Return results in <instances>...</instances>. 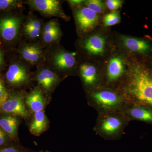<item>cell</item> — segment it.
Wrapping results in <instances>:
<instances>
[{"mask_svg": "<svg viewBox=\"0 0 152 152\" xmlns=\"http://www.w3.org/2000/svg\"><path fill=\"white\" fill-rule=\"evenodd\" d=\"M118 89L130 103L152 107V71L142 60L131 59L127 76Z\"/></svg>", "mask_w": 152, "mask_h": 152, "instance_id": "obj_1", "label": "cell"}, {"mask_svg": "<svg viewBox=\"0 0 152 152\" xmlns=\"http://www.w3.org/2000/svg\"><path fill=\"white\" fill-rule=\"evenodd\" d=\"M88 100L98 113L123 112L130 103L118 89L102 86L89 91Z\"/></svg>", "mask_w": 152, "mask_h": 152, "instance_id": "obj_2", "label": "cell"}, {"mask_svg": "<svg viewBox=\"0 0 152 152\" xmlns=\"http://www.w3.org/2000/svg\"><path fill=\"white\" fill-rule=\"evenodd\" d=\"M94 131L106 140H114L121 137L130 120L122 112L98 113Z\"/></svg>", "mask_w": 152, "mask_h": 152, "instance_id": "obj_3", "label": "cell"}, {"mask_svg": "<svg viewBox=\"0 0 152 152\" xmlns=\"http://www.w3.org/2000/svg\"><path fill=\"white\" fill-rule=\"evenodd\" d=\"M124 55L113 53L108 58L102 69V86L118 89L125 81L127 76L129 62Z\"/></svg>", "mask_w": 152, "mask_h": 152, "instance_id": "obj_4", "label": "cell"}, {"mask_svg": "<svg viewBox=\"0 0 152 152\" xmlns=\"http://www.w3.org/2000/svg\"><path fill=\"white\" fill-rule=\"evenodd\" d=\"M118 42L122 49L134 58L145 60L152 57V39L150 37L140 38L121 35Z\"/></svg>", "mask_w": 152, "mask_h": 152, "instance_id": "obj_5", "label": "cell"}, {"mask_svg": "<svg viewBox=\"0 0 152 152\" xmlns=\"http://www.w3.org/2000/svg\"><path fill=\"white\" fill-rule=\"evenodd\" d=\"M110 42L107 34L97 32L85 38L82 42V47L87 54L95 60L103 59L110 53Z\"/></svg>", "mask_w": 152, "mask_h": 152, "instance_id": "obj_6", "label": "cell"}, {"mask_svg": "<svg viewBox=\"0 0 152 152\" xmlns=\"http://www.w3.org/2000/svg\"><path fill=\"white\" fill-rule=\"evenodd\" d=\"M80 73L84 85L88 91L95 89L102 84V69L96 64L85 63L80 66Z\"/></svg>", "mask_w": 152, "mask_h": 152, "instance_id": "obj_7", "label": "cell"}, {"mask_svg": "<svg viewBox=\"0 0 152 152\" xmlns=\"http://www.w3.org/2000/svg\"><path fill=\"white\" fill-rule=\"evenodd\" d=\"M75 20L79 30L83 33L92 31L100 21V15L83 7L76 11Z\"/></svg>", "mask_w": 152, "mask_h": 152, "instance_id": "obj_8", "label": "cell"}, {"mask_svg": "<svg viewBox=\"0 0 152 152\" xmlns=\"http://www.w3.org/2000/svg\"><path fill=\"white\" fill-rule=\"evenodd\" d=\"M30 5L34 8L47 15L60 17L67 19V17L62 10L60 2L56 0H32Z\"/></svg>", "mask_w": 152, "mask_h": 152, "instance_id": "obj_9", "label": "cell"}, {"mask_svg": "<svg viewBox=\"0 0 152 152\" xmlns=\"http://www.w3.org/2000/svg\"><path fill=\"white\" fill-rule=\"evenodd\" d=\"M2 110L7 113L12 114L23 118H27L28 113L26 108L23 96L15 94L8 99L1 106Z\"/></svg>", "mask_w": 152, "mask_h": 152, "instance_id": "obj_10", "label": "cell"}, {"mask_svg": "<svg viewBox=\"0 0 152 152\" xmlns=\"http://www.w3.org/2000/svg\"><path fill=\"white\" fill-rule=\"evenodd\" d=\"M129 119L152 123V110L148 106L129 103L123 111Z\"/></svg>", "mask_w": 152, "mask_h": 152, "instance_id": "obj_11", "label": "cell"}, {"mask_svg": "<svg viewBox=\"0 0 152 152\" xmlns=\"http://www.w3.org/2000/svg\"><path fill=\"white\" fill-rule=\"evenodd\" d=\"M20 26V21L18 18L9 17L1 19L0 34L5 40H12L17 37Z\"/></svg>", "mask_w": 152, "mask_h": 152, "instance_id": "obj_12", "label": "cell"}, {"mask_svg": "<svg viewBox=\"0 0 152 152\" xmlns=\"http://www.w3.org/2000/svg\"><path fill=\"white\" fill-rule=\"evenodd\" d=\"M6 77L9 83L13 86L24 84L29 80L28 75L26 69L18 64H13L10 66Z\"/></svg>", "mask_w": 152, "mask_h": 152, "instance_id": "obj_13", "label": "cell"}, {"mask_svg": "<svg viewBox=\"0 0 152 152\" xmlns=\"http://www.w3.org/2000/svg\"><path fill=\"white\" fill-rule=\"evenodd\" d=\"M75 52L61 51L55 55L54 64L57 68L66 70L72 69L76 63Z\"/></svg>", "mask_w": 152, "mask_h": 152, "instance_id": "obj_14", "label": "cell"}, {"mask_svg": "<svg viewBox=\"0 0 152 152\" xmlns=\"http://www.w3.org/2000/svg\"><path fill=\"white\" fill-rule=\"evenodd\" d=\"M26 103L28 107L32 111H42L45 107V102L42 90L37 88L27 96Z\"/></svg>", "mask_w": 152, "mask_h": 152, "instance_id": "obj_15", "label": "cell"}, {"mask_svg": "<svg viewBox=\"0 0 152 152\" xmlns=\"http://www.w3.org/2000/svg\"><path fill=\"white\" fill-rule=\"evenodd\" d=\"M37 80L43 88L47 91H51L58 81V76L53 71L44 69L38 73Z\"/></svg>", "mask_w": 152, "mask_h": 152, "instance_id": "obj_16", "label": "cell"}, {"mask_svg": "<svg viewBox=\"0 0 152 152\" xmlns=\"http://www.w3.org/2000/svg\"><path fill=\"white\" fill-rule=\"evenodd\" d=\"M18 125V119L13 115H7L0 118V127L12 140L16 138Z\"/></svg>", "mask_w": 152, "mask_h": 152, "instance_id": "obj_17", "label": "cell"}, {"mask_svg": "<svg viewBox=\"0 0 152 152\" xmlns=\"http://www.w3.org/2000/svg\"><path fill=\"white\" fill-rule=\"evenodd\" d=\"M48 125V121L44 112H36L30 125V132L34 135H40L47 129Z\"/></svg>", "mask_w": 152, "mask_h": 152, "instance_id": "obj_18", "label": "cell"}, {"mask_svg": "<svg viewBox=\"0 0 152 152\" xmlns=\"http://www.w3.org/2000/svg\"><path fill=\"white\" fill-rule=\"evenodd\" d=\"M21 54L23 58L30 63L34 64L39 61L42 56V49L36 45H27L22 48Z\"/></svg>", "mask_w": 152, "mask_h": 152, "instance_id": "obj_19", "label": "cell"}, {"mask_svg": "<svg viewBox=\"0 0 152 152\" xmlns=\"http://www.w3.org/2000/svg\"><path fill=\"white\" fill-rule=\"evenodd\" d=\"M41 28L40 21L37 20H31L25 25V32L30 38L38 37L39 36Z\"/></svg>", "mask_w": 152, "mask_h": 152, "instance_id": "obj_20", "label": "cell"}, {"mask_svg": "<svg viewBox=\"0 0 152 152\" xmlns=\"http://www.w3.org/2000/svg\"><path fill=\"white\" fill-rule=\"evenodd\" d=\"M83 3L85 7L99 15L104 13L107 9L105 3L100 0H88Z\"/></svg>", "mask_w": 152, "mask_h": 152, "instance_id": "obj_21", "label": "cell"}, {"mask_svg": "<svg viewBox=\"0 0 152 152\" xmlns=\"http://www.w3.org/2000/svg\"><path fill=\"white\" fill-rule=\"evenodd\" d=\"M121 19L120 11L112 12L104 15L103 18V25L105 28L115 26L120 23Z\"/></svg>", "mask_w": 152, "mask_h": 152, "instance_id": "obj_22", "label": "cell"}, {"mask_svg": "<svg viewBox=\"0 0 152 152\" xmlns=\"http://www.w3.org/2000/svg\"><path fill=\"white\" fill-rule=\"evenodd\" d=\"M59 26L54 28L45 30L43 32V39L47 43H50L56 40L61 35Z\"/></svg>", "mask_w": 152, "mask_h": 152, "instance_id": "obj_23", "label": "cell"}, {"mask_svg": "<svg viewBox=\"0 0 152 152\" xmlns=\"http://www.w3.org/2000/svg\"><path fill=\"white\" fill-rule=\"evenodd\" d=\"M123 2L121 0H107L105 3L107 8L112 12H115L122 7Z\"/></svg>", "mask_w": 152, "mask_h": 152, "instance_id": "obj_24", "label": "cell"}, {"mask_svg": "<svg viewBox=\"0 0 152 152\" xmlns=\"http://www.w3.org/2000/svg\"><path fill=\"white\" fill-rule=\"evenodd\" d=\"M0 152H27V151L16 145H8L1 147Z\"/></svg>", "mask_w": 152, "mask_h": 152, "instance_id": "obj_25", "label": "cell"}, {"mask_svg": "<svg viewBox=\"0 0 152 152\" xmlns=\"http://www.w3.org/2000/svg\"><path fill=\"white\" fill-rule=\"evenodd\" d=\"M9 98L8 94L4 86L2 81L0 79V107Z\"/></svg>", "mask_w": 152, "mask_h": 152, "instance_id": "obj_26", "label": "cell"}, {"mask_svg": "<svg viewBox=\"0 0 152 152\" xmlns=\"http://www.w3.org/2000/svg\"><path fill=\"white\" fill-rule=\"evenodd\" d=\"M18 4V2L14 0H0V10H5Z\"/></svg>", "mask_w": 152, "mask_h": 152, "instance_id": "obj_27", "label": "cell"}, {"mask_svg": "<svg viewBox=\"0 0 152 152\" xmlns=\"http://www.w3.org/2000/svg\"><path fill=\"white\" fill-rule=\"evenodd\" d=\"M10 139L8 135L0 127V148L8 145Z\"/></svg>", "mask_w": 152, "mask_h": 152, "instance_id": "obj_28", "label": "cell"}, {"mask_svg": "<svg viewBox=\"0 0 152 152\" xmlns=\"http://www.w3.org/2000/svg\"><path fill=\"white\" fill-rule=\"evenodd\" d=\"M142 60V59H141ZM145 64L152 71V57L146 59L145 60H142Z\"/></svg>", "mask_w": 152, "mask_h": 152, "instance_id": "obj_29", "label": "cell"}, {"mask_svg": "<svg viewBox=\"0 0 152 152\" xmlns=\"http://www.w3.org/2000/svg\"><path fill=\"white\" fill-rule=\"evenodd\" d=\"M84 1H82V0H71L69 1V2L72 5L77 6L80 5L82 3L84 2Z\"/></svg>", "mask_w": 152, "mask_h": 152, "instance_id": "obj_30", "label": "cell"}, {"mask_svg": "<svg viewBox=\"0 0 152 152\" xmlns=\"http://www.w3.org/2000/svg\"><path fill=\"white\" fill-rule=\"evenodd\" d=\"M3 55L2 54L1 52L0 51V66L2 64H3Z\"/></svg>", "mask_w": 152, "mask_h": 152, "instance_id": "obj_31", "label": "cell"}, {"mask_svg": "<svg viewBox=\"0 0 152 152\" xmlns=\"http://www.w3.org/2000/svg\"><path fill=\"white\" fill-rule=\"evenodd\" d=\"M27 152H33V151H27Z\"/></svg>", "mask_w": 152, "mask_h": 152, "instance_id": "obj_32", "label": "cell"}, {"mask_svg": "<svg viewBox=\"0 0 152 152\" xmlns=\"http://www.w3.org/2000/svg\"><path fill=\"white\" fill-rule=\"evenodd\" d=\"M48 152V151H45V152L41 151V152Z\"/></svg>", "mask_w": 152, "mask_h": 152, "instance_id": "obj_33", "label": "cell"}]
</instances>
